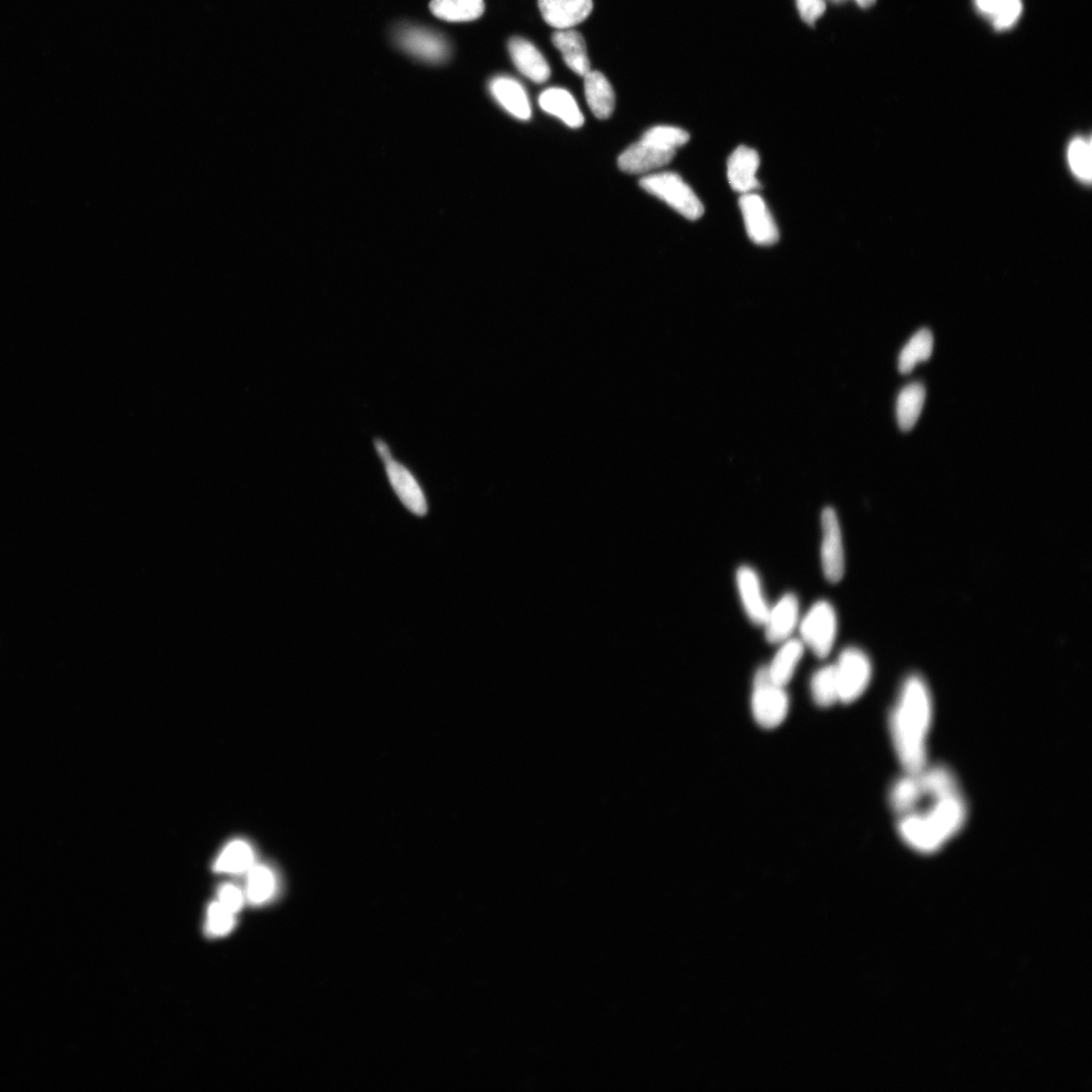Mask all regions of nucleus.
I'll use <instances>...</instances> for the list:
<instances>
[{"instance_id":"20","label":"nucleus","mask_w":1092,"mask_h":1092,"mask_svg":"<svg viewBox=\"0 0 1092 1092\" xmlns=\"http://www.w3.org/2000/svg\"><path fill=\"white\" fill-rule=\"evenodd\" d=\"M540 108L565 125L576 128L584 125L585 119L573 95L563 89H549L540 96Z\"/></svg>"},{"instance_id":"15","label":"nucleus","mask_w":1092,"mask_h":1092,"mask_svg":"<svg viewBox=\"0 0 1092 1092\" xmlns=\"http://www.w3.org/2000/svg\"><path fill=\"white\" fill-rule=\"evenodd\" d=\"M736 584L747 617L755 625H763L770 606L757 572L747 565L741 566L736 573Z\"/></svg>"},{"instance_id":"24","label":"nucleus","mask_w":1092,"mask_h":1092,"mask_svg":"<svg viewBox=\"0 0 1092 1092\" xmlns=\"http://www.w3.org/2000/svg\"><path fill=\"white\" fill-rule=\"evenodd\" d=\"M255 864L251 844L243 840H235L220 853L213 864V870L223 874H246Z\"/></svg>"},{"instance_id":"6","label":"nucleus","mask_w":1092,"mask_h":1092,"mask_svg":"<svg viewBox=\"0 0 1092 1092\" xmlns=\"http://www.w3.org/2000/svg\"><path fill=\"white\" fill-rule=\"evenodd\" d=\"M840 701L845 704L859 699L872 678V665L859 649H845L836 663Z\"/></svg>"},{"instance_id":"35","label":"nucleus","mask_w":1092,"mask_h":1092,"mask_svg":"<svg viewBox=\"0 0 1092 1092\" xmlns=\"http://www.w3.org/2000/svg\"><path fill=\"white\" fill-rule=\"evenodd\" d=\"M875 2H876V0H855V3L858 4L863 8H868V7L872 6L875 4Z\"/></svg>"},{"instance_id":"25","label":"nucleus","mask_w":1092,"mask_h":1092,"mask_svg":"<svg viewBox=\"0 0 1092 1092\" xmlns=\"http://www.w3.org/2000/svg\"><path fill=\"white\" fill-rule=\"evenodd\" d=\"M246 874V901L256 906L270 903L277 892V880L273 869L266 865L255 864Z\"/></svg>"},{"instance_id":"10","label":"nucleus","mask_w":1092,"mask_h":1092,"mask_svg":"<svg viewBox=\"0 0 1092 1092\" xmlns=\"http://www.w3.org/2000/svg\"><path fill=\"white\" fill-rule=\"evenodd\" d=\"M676 152L666 150L644 140L631 145L618 159L621 171L629 175L648 174L669 164Z\"/></svg>"},{"instance_id":"27","label":"nucleus","mask_w":1092,"mask_h":1092,"mask_svg":"<svg viewBox=\"0 0 1092 1092\" xmlns=\"http://www.w3.org/2000/svg\"><path fill=\"white\" fill-rule=\"evenodd\" d=\"M934 349V336L928 329H920L903 348L898 359V370L903 374L912 372L916 364L928 360Z\"/></svg>"},{"instance_id":"30","label":"nucleus","mask_w":1092,"mask_h":1092,"mask_svg":"<svg viewBox=\"0 0 1092 1092\" xmlns=\"http://www.w3.org/2000/svg\"><path fill=\"white\" fill-rule=\"evenodd\" d=\"M1068 164L1070 169L1079 179L1089 182L1091 179V144L1084 138H1076L1068 148Z\"/></svg>"},{"instance_id":"18","label":"nucleus","mask_w":1092,"mask_h":1092,"mask_svg":"<svg viewBox=\"0 0 1092 1092\" xmlns=\"http://www.w3.org/2000/svg\"><path fill=\"white\" fill-rule=\"evenodd\" d=\"M552 42L563 55L564 61L575 73L585 77L591 71L586 42L579 31L562 30L552 35Z\"/></svg>"},{"instance_id":"19","label":"nucleus","mask_w":1092,"mask_h":1092,"mask_svg":"<svg viewBox=\"0 0 1092 1092\" xmlns=\"http://www.w3.org/2000/svg\"><path fill=\"white\" fill-rule=\"evenodd\" d=\"M584 78L588 108L598 119H608L615 108V94L612 84L604 74L599 71H590Z\"/></svg>"},{"instance_id":"4","label":"nucleus","mask_w":1092,"mask_h":1092,"mask_svg":"<svg viewBox=\"0 0 1092 1092\" xmlns=\"http://www.w3.org/2000/svg\"><path fill=\"white\" fill-rule=\"evenodd\" d=\"M801 641L819 658H827L836 641L838 620L827 601L813 605L799 624Z\"/></svg>"},{"instance_id":"9","label":"nucleus","mask_w":1092,"mask_h":1092,"mask_svg":"<svg viewBox=\"0 0 1092 1092\" xmlns=\"http://www.w3.org/2000/svg\"><path fill=\"white\" fill-rule=\"evenodd\" d=\"M740 208L743 213L746 230L748 237L759 246L775 244L779 239V231L772 213L769 211L765 200L756 194L742 195Z\"/></svg>"},{"instance_id":"29","label":"nucleus","mask_w":1092,"mask_h":1092,"mask_svg":"<svg viewBox=\"0 0 1092 1092\" xmlns=\"http://www.w3.org/2000/svg\"><path fill=\"white\" fill-rule=\"evenodd\" d=\"M641 140L655 145L657 147L673 150L676 152L679 147L687 144L690 140V136L686 131L680 127L671 126H658L649 128Z\"/></svg>"},{"instance_id":"11","label":"nucleus","mask_w":1092,"mask_h":1092,"mask_svg":"<svg viewBox=\"0 0 1092 1092\" xmlns=\"http://www.w3.org/2000/svg\"><path fill=\"white\" fill-rule=\"evenodd\" d=\"M761 164L756 150L740 146L727 162V178L732 188L741 195L751 194L759 188L757 173Z\"/></svg>"},{"instance_id":"1","label":"nucleus","mask_w":1092,"mask_h":1092,"mask_svg":"<svg viewBox=\"0 0 1092 1092\" xmlns=\"http://www.w3.org/2000/svg\"><path fill=\"white\" fill-rule=\"evenodd\" d=\"M891 807L899 837L909 849L931 855L943 849L965 828L968 807L954 772L944 765H927L905 772L892 784Z\"/></svg>"},{"instance_id":"34","label":"nucleus","mask_w":1092,"mask_h":1092,"mask_svg":"<svg viewBox=\"0 0 1092 1092\" xmlns=\"http://www.w3.org/2000/svg\"><path fill=\"white\" fill-rule=\"evenodd\" d=\"M374 444H376L377 452L384 464L393 459L390 448L387 444L382 441H377Z\"/></svg>"},{"instance_id":"7","label":"nucleus","mask_w":1092,"mask_h":1092,"mask_svg":"<svg viewBox=\"0 0 1092 1092\" xmlns=\"http://www.w3.org/2000/svg\"><path fill=\"white\" fill-rule=\"evenodd\" d=\"M395 42L413 57L430 63H443L451 55L446 39L430 29L403 26L395 30Z\"/></svg>"},{"instance_id":"12","label":"nucleus","mask_w":1092,"mask_h":1092,"mask_svg":"<svg viewBox=\"0 0 1092 1092\" xmlns=\"http://www.w3.org/2000/svg\"><path fill=\"white\" fill-rule=\"evenodd\" d=\"M539 6L546 24L570 30L590 16L593 0H539Z\"/></svg>"},{"instance_id":"32","label":"nucleus","mask_w":1092,"mask_h":1092,"mask_svg":"<svg viewBox=\"0 0 1092 1092\" xmlns=\"http://www.w3.org/2000/svg\"><path fill=\"white\" fill-rule=\"evenodd\" d=\"M245 902V892H243L237 885L226 883L220 887L218 892V903L224 908H227L232 914L237 915L239 912H241Z\"/></svg>"},{"instance_id":"28","label":"nucleus","mask_w":1092,"mask_h":1092,"mask_svg":"<svg viewBox=\"0 0 1092 1092\" xmlns=\"http://www.w3.org/2000/svg\"><path fill=\"white\" fill-rule=\"evenodd\" d=\"M813 700L821 708L840 701L839 682L836 665H829L817 671L811 679Z\"/></svg>"},{"instance_id":"22","label":"nucleus","mask_w":1092,"mask_h":1092,"mask_svg":"<svg viewBox=\"0 0 1092 1092\" xmlns=\"http://www.w3.org/2000/svg\"><path fill=\"white\" fill-rule=\"evenodd\" d=\"M974 5L978 13L987 18L999 31L1014 27L1023 13L1022 0H974Z\"/></svg>"},{"instance_id":"5","label":"nucleus","mask_w":1092,"mask_h":1092,"mask_svg":"<svg viewBox=\"0 0 1092 1092\" xmlns=\"http://www.w3.org/2000/svg\"><path fill=\"white\" fill-rule=\"evenodd\" d=\"M752 709L756 722L765 728L779 726L788 714V695L784 687L770 681L766 668L756 673Z\"/></svg>"},{"instance_id":"23","label":"nucleus","mask_w":1092,"mask_h":1092,"mask_svg":"<svg viewBox=\"0 0 1092 1092\" xmlns=\"http://www.w3.org/2000/svg\"><path fill=\"white\" fill-rule=\"evenodd\" d=\"M926 394L924 384L920 382L910 383L899 393L896 419L903 431L908 432L916 426L924 408Z\"/></svg>"},{"instance_id":"13","label":"nucleus","mask_w":1092,"mask_h":1092,"mask_svg":"<svg viewBox=\"0 0 1092 1092\" xmlns=\"http://www.w3.org/2000/svg\"><path fill=\"white\" fill-rule=\"evenodd\" d=\"M799 625V603L794 594H786L770 607L763 626L766 637L772 644H783L790 638Z\"/></svg>"},{"instance_id":"14","label":"nucleus","mask_w":1092,"mask_h":1092,"mask_svg":"<svg viewBox=\"0 0 1092 1092\" xmlns=\"http://www.w3.org/2000/svg\"><path fill=\"white\" fill-rule=\"evenodd\" d=\"M384 465L390 483L406 508L417 516H426L428 506L424 492L410 470L394 459Z\"/></svg>"},{"instance_id":"21","label":"nucleus","mask_w":1092,"mask_h":1092,"mask_svg":"<svg viewBox=\"0 0 1092 1092\" xmlns=\"http://www.w3.org/2000/svg\"><path fill=\"white\" fill-rule=\"evenodd\" d=\"M805 645L801 640L789 638L783 642L770 667L766 668L770 681L785 687L802 659Z\"/></svg>"},{"instance_id":"3","label":"nucleus","mask_w":1092,"mask_h":1092,"mask_svg":"<svg viewBox=\"0 0 1092 1092\" xmlns=\"http://www.w3.org/2000/svg\"><path fill=\"white\" fill-rule=\"evenodd\" d=\"M639 185L688 220H698L704 213V207L698 195L677 174L650 175L642 178Z\"/></svg>"},{"instance_id":"2","label":"nucleus","mask_w":1092,"mask_h":1092,"mask_svg":"<svg viewBox=\"0 0 1092 1092\" xmlns=\"http://www.w3.org/2000/svg\"><path fill=\"white\" fill-rule=\"evenodd\" d=\"M931 722L933 701L928 684L913 674L904 681L890 719L894 751L905 772H918L928 765Z\"/></svg>"},{"instance_id":"8","label":"nucleus","mask_w":1092,"mask_h":1092,"mask_svg":"<svg viewBox=\"0 0 1092 1092\" xmlns=\"http://www.w3.org/2000/svg\"><path fill=\"white\" fill-rule=\"evenodd\" d=\"M820 558L824 576L831 583H838L844 574V551L839 518L836 511L826 508L821 514Z\"/></svg>"},{"instance_id":"16","label":"nucleus","mask_w":1092,"mask_h":1092,"mask_svg":"<svg viewBox=\"0 0 1092 1092\" xmlns=\"http://www.w3.org/2000/svg\"><path fill=\"white\" fill-rule=\"evenodd\" d=\"M509 52L516 68L533 82L543 83L551 77L548 61L531 42L520 37L509 41Z\"/></svg>"},{"instance_id":"31","label":"nucleus","mask_w":1092,"mask_h":1092,"mask_svg":"<svg viewBox=\"0 0 1092 1092\" xmlns=\"http://www.w3.org/2000/svg\"><path fill=\"white\" fill-rule=\"evenodd\" d=\"M218 902L211 904L207 913V931L211 937L227 936L237 924V918Z\"/></svg>"},{"instance_id":"26","label":"nucleus","mask_w":1092,"mask_h":1092,"mask_svg":"<svg viewBox=\"0 0 1092 1092\" xmlns=\"http://www.w3.org/2000/svg\"><path fill=\"white\" fill-rule=\"evenodd\" d=\"M431 13L446 21H470L479 18L485 12L484 0H432Z\"/></svg>"},{"instance_id":"17","label":"nucleus","mask_w":1092,"mask_h":1092,"mask_svg":"<svg viewBox=\"0 0 1092 1092\" xmlns=\"http://www.w3.org/2000/svg\"><path fill=\"white\" fill-rule=\"evenodd\" d=\"M490 91L494 99L516 119L528 121L531 108L526 90L522 85L507 77H498L490 82Z\"/></svg>"},{"instance_id":"33","label":"nucleus","mask_w":1092,"mask_h":1092,"mask_svg":"<svg viewBox=\"0 0 1092 1092\" xmlns=\"http://www.w3.org/2000/svg\"><path fill=\"white\" fill-rule=\"evenodd\" d=\"M800 17L806 23L812 25L826 12L823 0H796Z\"/></svg>"}]
</instances>
